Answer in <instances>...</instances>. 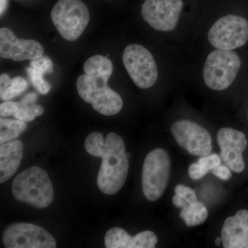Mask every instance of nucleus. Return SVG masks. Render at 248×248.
I'll return each instance as SVG.
<instances>
[{"mask_svg": "<svg viewBox=\"0 0 248 248\" xmlns=\"http://www.w3.org/2000/svg\"><path fill=\"white\" fill-rule=\"evenodd\" d=\"M27 128L26 122L19 120H0V143L1 144L6 142L16 140L19 135L25 131Z\"/></svg>", "mask_w": 248, "mask_h": 248, "instance_id": "nucleus-21", "label": "nucleus"}, {"mask_svg": "<svg viewBox=\"0 0 248 248\" xmlns=\"http://www.w3.org/2000/svg\"><path fill=\"white\" fill-rule=\"evenodd\" d=\"M241 66L239 55L232 50H213L209 54L203 68V79L210 89H228L237 76Z\"/></svg>", "mask_w": 248, "mask_h": 248, "instance_id": "nucleus-5", "label": "nucleus"}, {"mask_svg": "<svg viewBox=\"0 0 248 248\" xmlns=\"http://www.w3.org/2000/svg\"><path fill=\"white\" fill-rule=\"evenodd\" d=\"M107 248H154L158 242L156 234L146 231L131 236L120 228H111L105 236Z\"/></svg>", "mask_w": 248, "mask_h": 248, "instance_id": "nucleus-15", "label": "nucleus"}, {"mask_svg": "<svg viewBox=\"0 0 248 248\" xmlns=\"http://www.w3.org/2000/svg\"><path fill=\"white\" fill-rule=\"evenodd\" d=\"M170 160L167 152L156 148L147 155L142 169V188L147 200H159L169 182Z\"/></svg>", "mask_w": 248, "mask_h": 248, "instance_id": "nucleus-6", "label": "nucleus"}, {"mask_svg": "<svg viewBox=\"0 0 248 248\" xmlns=\"http://www.w3.org/2000/svg\"><path fill=\"white\" fill-rule=\"evenodd\" d=\"M225 248H248V210H241L228 217L221 230Z\"/></svg>", "mask_w": 248, "mask_h": 248, "instance_id": "nucleus-14", "label": "nucleus"}, {"mask_svg": "<svg viewBox=\"0 0 248 248\" xmlns=\"http://www.w3.org/2000/svg\"><path fill=\"white\" fill-rule=\"evenodd\" d=\"M8 0H0V14L2 16L7 9Z\"/></svg>", "mask_w": 248, "mask_h": 248, "instance_id": "nucleus-30", "label": "nucleus"}, {"mask_svg": "<svg viewBox=\"0 0 248 248\" xmlns=\"http://www.w3.org/2000/svg\"><path fill=\"white\" fill-rule=\"evenodd\" d=\"M24 146L20 140H14L0 146V183L6 182L17 172L23 157Z\"/></svg>", "mask_w": 248, "mask_h": 248, "instance_id": "nucleus-16", "label": "nucleus"}, {"mask_svg": "<svg viewBox=\"0 0 248 248\" xmlns=\"http://www.w3.org/2000/svg\"><path fill=\"white\" fill-rule=\"evenodd\" d=\"M84 71L87 76L104 77L109 79L113 72V65L108 58L94 55L85 62Z\"/></svg>", "mask_w": 248, "mask_h": 248, "instance_id": "nucleus-19", "label": "nucleus"}, {"mask_svg": "<svg viewBox=\"0 0 248 248\" xmlns=\"http://www.w3.org/2000/svg\"><path fill=\"white\" fill-rule=\"evenodd\" d=\"M217 141L221 148V158L227 166L235 172L244 171L243 153L248 145L245 134L233 128H221L217 134Z\"/></svg>", "mask_w": 248, "mask_h": 248, "instance_id": "nucleus-13", "label": "nucleus"}, {"mask_svg": "<svg viewBox=\"0 0 248 248\" xmlns=\"http://www.w3.org/2000/svg\"><path fill=\"white\" fill-rule=\"evenodd\" d=\"M37 100L36 93H31L23 97L22 100L17 102V108L14 115L17 120L24 122L33 121L39 116L44 113L43 107L35 104Z\"/></svg>", "mask_w": 248, "mask_h": 248, "instance_id": "nucleus-17", "label": "nucleus"}, {"mask_svg": "<svg viewBox=\"0 0 248 248\" xmlns=\"http://www.w3.org/2000/svg\"><path fill=\"white\" fill-rule=\"evenodd\" d=\"M14 198L38 209L47 208L53 202V184L45 170L37 166L22 171L12 186Z\"/></svg>", "mask_w": 248, "mask_h": 248, "instance_id": "nucleus-2", "label": "nucleus"}, {"mask_svg": "<svg viewBox=\"0 0 248 248\" xmlns=\"http://www.w3.org/2000/svg\"><path fill=\"white\" fill-rule=\"evenodd\" d=\"M210 45L220 50H232L248 40V22L241 16L228 15L220 18L208 32Z\"/></svg>", "mask_w": 248, "mask_h": 248, "instance_id": "nucleus-7", "label": "nucleus"}, {"mask_svg": "<svg viewBox=\"0 0 248 248\" xmlns=\"http://www.w3.org/2000/svg\"><path fill=\"white\" fill-rule=\"evenodd\" d=\"M17 108V102L6 101L0 105V115L1 117L14 115Z\"/></svg>", "mask_w": 248, "mask_h": 248, "instance_id": "nucleus-27", "label": "nucleus"}, {"mask_svg": "<svg viewBox=\"0 0 248 248\" xmlns=\"http://www.w3.org/2000/svg\"><path fill=\"white\" fill-rule=\"evenodd\" d=\"M208 172V170L204 169L203 166L198 162L191 165L188 170L189 175L191 179L194 180L202 179Z\"/></svg>", "mask_w": 248, "mask_h": 248, "instance_id": "nucleus-26", "label": "nucleus"}, {"mask_svg": "<svg viewBox=\"0 0 248 248\" xmlns=\"http://www.w3.org/2000/svg\"><path fill=\"white\" fill-rule=\"evenodd\" d=\"M6 248H55L57 243L53 236L42 227L28 223L10 225L3 234Z\"/></svg>", "mask_w": 248, "mask_h": 248, "instance_id": "nucleus-9", "label": "nucleus"}, {"mask_svg": "<svg viewBox=\"0 0 248 248\" xmlns=\"http://www.w3.org/2000/svg\"><path fill=\"white\" fill-rule=\"evenodd\" d=\"M29 87L27 80L22 77H16L11 79L6 73L0 77V97L1 100L11 101L17 97Z\"/></svg>", "mask_w": 248, "mask_h": 248, "instance_id": "nucleus-18", "label": "nucleus"}, {"mask_svg": "<svg viewBox=\"0 0 248 248\" xmlns=\"http://www.w3.org/2000/svg\"><path fill=\"white\" fill-rule=\"evenodd\" d=\"M213 174L216 177L219 178L221 180L227 181L231 179L232 174L231 170L226 166H218L216 169L213 170Z\"/></svg>", "mask_w": 248, "mask_h": 248, "instance_id": "nucleus-28", "label": "nucleus"}, {"mask_svg": "<svg viewBox=\"0 0 248 248\" xmlns=\"http://www.w3.org/2000/svg\"><path fill=\"white\" fill-rule=\"evenodd\" d=\"M85 148L89 154L102 159L97 179L99 190L105 195H115L128 177L129 159L123 139L110 133L104 140L102 134L94 132L86 139Z\"/></svg>", "mask_w": 248, "mask_h": 248, "instance_id": "nucleus-1", "label": "nucleus"}, {"mask_svg": "<svg viewBox=\"0 0 248 248\" xmlns=\"http://www.w3.org/2000/svg\"><path fill=\"white\" fill-rule=\"evenodd\" d=\"M50 17L62 37L73 42L78 40L87 27L90 13L81 0H58Z\"/></svg>", "mask_w": 248, "mask_h": 248, "instance_id": "nucleus-4", "label": "nucleus"}, {"mask_svg": "<svg viewBox=\"0 0 248 248\" xmlns=\"http://www.w3.org/2000/svg\"><path fill=\"white\" fill-rule=\"evenodd\" d=\"M27 72L31 82L40 94H46L50 92L52 86L44 78L45 73L31 66L27 68Z\"/></svg>", "mask_w": 248, "mask_h": 248, "instance_id": "nucleus-22", "label": "nucleus"}, {"mask_svg": "<svg viewBox=\"0 0 248 248\" xmlns=\"http://www.w3.org/2000/svg\"><path fill=\"white\" fill-rule=\"evenodd\" d=\"M172 203L176 207H177V208L182 209L189 205L188 203H187L186 200H184L182 197L177 195H175L173 197Z\"/></svg>", "mask_w": 248, "mask_h": 248, "instance_id": "nucleus-29", "label": "nucleus"}, {"mask_svg": "<svg viewBox=\"0 0 248 248\" xmlns=\"http://www.w3.org/2000/svg\"><path fill=\"white\" fill-rule=\"evenodd\" d=\"M174 192L176 195L180 196L190 205L197 202V197L195 190L187 186L178 185L174 188Z\"/></svg>", "mask_w": 248, "mask_h": 248, "instance_id": "nucleus-24", "label": "nucleus"}, {"mask_svg": "<svg viewBox=\"0 0 248 248\" xmlns=\"http://www.w3.org/2000/svg\"><path fill=\"white\" fill-rule=\"evenodd\" d=\"M108 78L81 75L77 79L76 87L80 97L92 104L94 110L105 116L119 113L123 100L118 93L108 86Z\"/></svg>", "mask_w": 248, "mask_h": 248, "instance_id": "nucleus-3", "label": "nucleus"}, {"mask_svg": "<svg viewBox=\"0 0 248 248\" xmlns=\"http://www.w3.org/2000/svg\"><path fill=\"white\" fill-rule=\"evenodd\" d=\"M222 243V239L221 238H217L216 241H215V244H216L217 246H219Z\"/></svg>", "mask_w": 248, "mask_h": 248, "instance_id": "nucleus-31", "label": "nucleus"}, {"mask_svg": "<svg viewBox=\"0 0 248 248\" xmlns=\"http://www.w3.org/2000/svg\"><path fill=\"white\" fill-rule=\"evenodd\" d=\"M30 66L44 73H52L53 72V63L48 57L42 56L40 58L31 60Z\"/></svg>", "mask_w": 248, "mask_h": 248, "instance_id": "nucleus-23", "label": "nucleus"}, {"mask_svg": "<svg viewBox=\"0 0 248 248\" xmlns=\"http://www.w3.org/2000/svg\"><path fill=\"white\" fill-rule=\"evenodd\" d=\"M208 213L206 207L203 203L196 202L189 204L183 208L180 213L181 218L185 221L186 226L192 227L202 224L208 218Z\"/></svg>", "mask_w": 248, "mask_h": 248, "instance_id": "nucleus-20", "label": "nucleus"}, {"mask_svg": "<svg viewBox=\"0 0 248 248\" xmlns=\"http://www.w3.org/2000/svg\"><path fill=\"white\" fill-rule=\"evenodd\" d=\"M43 46L34 40H22L16 37L11 29H0V56L16 62L33 60L44 55Z\"/></svg>", "mask_w": 248, "mask_h": 248, "instance_id": "nucleus-12", "label": "nucleus"}, {"mask_svg": "<svg viewBox=\"0 0 248 248\" xmlns=\"http://www.w3.org/2000/svg\"><path fill=\"white\" fill-rule=\"evenodd\" d=\"M199 164L208 170H212L216 169L218 166L221 165V161L219 156L216 154L208 155L206 156H202L198 160Z\"/></svg>", "mask_w": 248, "mask_h": 248, "instance_id": "nucleus-25", "label": "nucleus"}, {"mask_svg": "<svg viewBox=\"0 0 248 248\" xmlns=\"http://www.w3.org/2000/svg\"><path fill=\"white\" fill-rule=\"evenodd\" d=\"M123 63L133 82L140 89H149L156 82V62L151 52L143 46H128L124 51Z\"/></svg>", "mask_w": 248, "mask_h": 248, "instance_id": "nucleus-8", "label": "nucleus"}, {"mask_svg": "<svg viewBox=\"0 0 248 248\" xmlns=\"http://www.w3.org/2000/svg\"><path fill=\"white\" fill-rule=\"evenodd\" d=\"M171 132L176 141L194 156H204L212 151V138L203 127L190 120L174 122Z\"/></svg>", "mask_w": 248, "mask_h": 248, "instance_id": "nucleus-10", "label": "nucleus"}, {"mask_svg": "<svg viewBox=\"0 0 248 248\" xmlns=\"http://www.w3.org/2000/svg\"><path fill=\"white\" fill-rule=\"evenodd\" d=\"M183 6L182 0H145L141 16L155 30L168 32L177 27Z\"/></svg>", "mask_w": 248, "mask_h": 248, "instance_id": "nucleus-11", "label": "nucleus"}, {"mask_svg": "<svg viewBox=\"0 0 248 248\" xmlns=\"http://www.w3.org/2000/svg\"><path fill=\"white\" fill-rule=\"evenodd\" d=\"M127 156H128V159H130V153H127Z\"/></svg>", "mask_w": 248, "mask_h": 248, "instance_id": "nucleus-32", "label": "nucleus"}]
</instances>
